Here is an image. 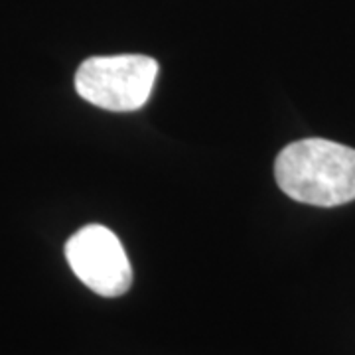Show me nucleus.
I'll list each match as a JSON object with an SVG mask.
<instances>
[{
  "label": "nucleus",
  "mask_w": 355,
  "mask_h": 355,
  "mask_svg": "<svg viewBox=\"0 0 355 355\" xmlns=\"http://www.w3.org/2000/svg\"><path fill=\"white\" fill-rule=\"evenodd\" d=\"M156 77L158 64L148 55H97L79 65L76 91L105 111L130 113L150 99Z\"/></svg>",
  "instance_id": "2"
},
{
  "label": "nucleus",
  "mask_w": 355,
  "mask_h": 355,
  "mask_svg": "<svg viewBox=\"0 0 355 355\" xmlns=\"http://www.w3.org/2000/svg\"><path fill=\"white\" fill-rule=\"evenodd\" d=\"M65 259L76 277L99 296H123L132 268L119 237L105 225H85L65 243Z\"/></svg>",
  "instance_id": "3"
},
{
  "label": "nucleus",
  "mask_w": 355,
  "mask_h": 355,
  "mask_svg": "<svg viewBox=\"0 0 355 355\" xmlns=\"http://www.w3.org/2000/svg\"><path fill=\"white\" fill-rule=\"evenodd\" d=\"M275 178L288 198L316 207L355 200V148L326 139L296 140L275 162Z\"/></svg>",
  "instance_id": "1"
}]
</instances>
